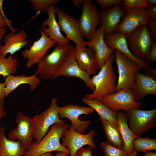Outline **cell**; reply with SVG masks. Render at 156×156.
Returning a JSON list of instances; mask_svg holds the SVG:
<instances>
[{"mask_svg":"<svg viewBox=\"0 0 156 156\" xmlns=\"http://www.w3.org/2000/svg\"><path fill=\"white\" fill-rule=\"evenodd\" d=\"M115 57L114 54L110 55L99 73L91 78V82L94 90L92 93L86 94L85 97L99 99L116 92L117 77L113 66Z\"/></svg>","mask_w":156,"mask_h":156,"instance_id":"cell-1","label":"cell"},{"mask_svg":"<svg viewBox=\"0 0 156 156\" xmlns=\"http://www.w3.org/2000/svg\"><path fill=\"white\" fill-rule=\"evenodd\" d=\"M69 125L57 123L50 127L47 133L38 143L33 142L26 152L25 156H40L53 151H62L70 154V151L64 147L60 140Z\"/></svg>","mask_w":156,"mask_h":156,"instance_id":"cell-2","label":"cell"},{"mask_svg":"<svg viewBox=\"0 0 156 156\" xmlns=\"http://www.w3.org/2000/svg\"><path fill=\"white\" fill-rule=\"evenodd\" d=\"M56 44L53 50L49 54H46L38 63L37 69L34 75H39L43 79H51L73 46L69 44Z\"/></svg>","mask_w":156,"mask_h":156,"instance_id":"cell-3","label":"cell"},{"mask_svg":"<svg viewBox=\"0 0 156 156\" xmlns=\"http://www.w3.org/2000/svg\"><path fill=\"white\" fill-rule=\"evenodd\" d=\"M114 54L118 73L116 92L123 89L132 90L136 73L142 68L136 62L118 50Z\"/></svg>","mask_w":156,"mask_h":156,"instance_id":"cell-4","label":"cell"},{"mask_svg":"<svg viewBox=\"0 0 156 156\" xmlns=\"http://www.w3.org/2000/svg\"><path fill=\"white\" fill-rule=\"evenodd\" d=\"M125 113L130 129L138 137L156 126V108L147 110L133 108Z\"/></svg>","mask_w":156,"mask_h":156,"instance_id":"cell-5","label":"cell"},{"mask_svg":"<svg viewBox=\"0 0 156 156\" xmlns=\"http://www.w3.org/2000/svg\"><path fill=\"white\" fill-rule=\"evenodd\" d=\"M57 100L55 98L51 99L49 107L40 114H36L33 117L35 125L33 137L36 143L39 142L47 134L49 128L57 123H64L61 120L58 114L59 107Z\"/></svg>","mask_w":156,"mask_h":156,"instance_id":"cell-6","label":"cell"},{"mask_svg":"<svg viewBox=\"0 0 156 156\" xmlns=\"http://www.w3.org/2000/svg\"><path fill=\"white\" fill-rule=\"evenodd\" d=\"M75 46H73L69 50L62 63L52 77L53 80L60 77H75L81 79L86 85L93 91L94 87L92 84L90 75L79 65L75 56Z\"/></svg>","mask_w":156,"mask_h":156,"instance_id":"cell-7","label":"cell"},{"mask_svg":"<svg viewBox=\"0 0 156 156\" xmlns=\"http://www.w3.org/2000/svg\"><path fill=\"white\" fill-rule=\"evenodd\" d=\"M126 41L132 54L137 59L144 60L153 42L147 24L141 25L127 35Z\"/></svg>","mask_w":156,"mask_h":156,"instance_id":"cell-8","label":"cell"},{"mask_svg":"<svg viewBox=\"0 0 156 156\" xmlns=\"http://www.w3.org/2000/svg\"><path fill=\"white\" fill-rule=\"evenodd\" d=\"M56 14L57 16V23L60 30L64 33L67 39L74 42L77 47H86V41L84 39L79 19L65 13L59 7L56 8Z\"/></svg>","mask_w":156,"mask_h":156,"instance_id":"cell-9","label":"cell"},{"mask_svg":"<svg viewBox=\"0 0 156 156\" xmlns=\"http://www.w3.org/2000/svg\"><path fill=\"white\" fill-rule=\"evenodd\" d=\"M17 126L8 133V138L11 140L20 141L26 151L33 142L35 125L33 118L18 112L15 118Z\"/></svg>","mask_w":156,"mask_h":156,"instance_id":"cell-10","label":"cell"},{"mask_svg":"<svg viewBox=\"0 0 156 156\" xmlns=\"http://www.w3.org/2000/svg\"><path fill=\"white\" fill-rule=\"evenodd\" d=\"M81 30L88 42L95 34L97 27L101 24V19L96 5L90 0H84L82 13L79 19Z\"/></svg>","mask_w":156,"mask_h":156,"instance_id":"cell-11","label":"cell"},{"mask_svg":"<svg viewBox=\"0 0 156 156\" xmlns=\"http://www.w3.org/2000/svg\"><path fill=\"white\" fill-rule=\"evenodd\" d=\"M98 99L116 112L121 111L126 112L132 108H139L142 105L141 102L135 100L132 90L128 89H122Z\"/></svg>","mask_w":156,"mask_h":156,"instance_id":"cell-12","label":"cell"},{"mask_svg":"<svg viewBox=\"0 0 156 156\" xmlns=\"http://www.w3.org/2000/svg\"><path fill=\"white\" fill-rule=\"evenodd\" d=\"M95 131L92 129L88 133L81 134L78 132L71 125L65 131L61 138L62 145L70 151V156H75L76 152L85 145H88L92 148L96 149L95 143L93 138Z\"/></svg>","mask_w":156,"mask_h":156,"instance_id":"cell-13","label":"cell"},{"mask_svg":"<svg viewBox=\"0 0 156 156\" xmlns=\"http://www.w3.org/2000/svg\"><path fill=\"white\" fill-rule=\"evenodd\" d=\"M39 30L41 33L39 39L35 41L29 49H25L21 52L23 57L27 60L25 66L28 69L38 64L47 51L56 44L55 41L50 39L41 30Z\"/></svg>","mask_w":156,"mask_h":156,"instance_id":"cell-14","label":"cell"},{"mask_svg":"<svg viewBox=\"0 0 156 156\" xmlns=\"http://www.w3.org/2000/svg\"><path fill=\"white\" fill-rule=\"evenodd\" d=\"M94 111L90 107L68 104L59 107L58 114L61 118H66L69 119L74 128L79 133L83 134L88 126L90 121L81 120L79 117L83 114H91Z\"/></svg>","mask_w":156,"mask_h":156,"instance_id":"cell-15","label":"cell"},{"mask_svg":"<svg viewBox=\"0 0 156 156\" xmlns=\"http://www.w3.org/2000/svg\"><path fill=\"white\" fill-rule=\"evenodd\" d=\"M146 8L126 10V13L122 20L116 27L114 33L129 34L140 26L147 24L149 19L146 12Z\"/></svg>","mask_w":156,"mask_h":156,"instance_id":"cell-16","label":"cell"},{"mask_svg":"<svg viewBox=\"0 0 156 156\" xmlns=\"http://www.w3.org/2000/svg\"><path fill=\"white\" fill-rule=\"evenodd\" d=\"M126 13V10L121 4L115 5L107 10H102L99 13L104 38L114 33L116 27Z\"/></svg>","mask_w":156,"mask_h":156,"instance_id":"cell-17","label":"cell"},{"mask_svg":"<svg viewBox=\"0 0 156 156\" xmlns=\"http://www.w3.org/2000/svg\"><path fill=\"white\" fill-rule=\"evenodd\" d=\"M127 34L122 33H114L104 38L105 41L109 47L120 52L137 63L144 69L149 68V64L144 60L135 57L131 53L128 47L126 39Z\"/></svg>","mask_w":156,"mask_h":156,"instance_id":"cell-18","label":"cell"},{"mask_svg":"<svg viewBox=\"0 0 156 156\" xmlns=\"http://www.w3.org/2000/svg\"><path fill=\"white\" fill-rule=\"evenodd\" d=\"M48 18L42 23V31L51 40L57 43L69 44V40L61 33L55 17L56 7L54 5H50L47 11Z\"/></svg>","mask_w":156,"mask_h":156,"instance_id":"cell-19","label":"cell"},{"mask_svg":"<svg viewBox=\"0 0 156 156\" xmlns=\"http://www.w3.org/2000/svg\"><path fill=\"white\" fill-rule=\"evenodd\" d=\"M86 47H91L94 50L97 61L99 70L108 57L114 52V50L106 44L104 40V35L101 24L97 29L92 40L86 42Z\"/></svg>","mask_w":156,"mask_h":156,"instance_id":"cell-20","label":"cell"},{"mask_svg":"<svg viewBox=\"0 0 156 156\" xmlns=\"http://www.w3.org/2000/svg\"><path fill=\"white\" fill-rule=\"evenodd\" d=\"M136 101L149 95H156V78L145 73L138 72L132 90Z\"/></svg>","mask_w":156,"mask_h":156,"instance_id":"cell-21","label":"cell"},{"mask_svg":"<svg viewBox=\"0 0 156 156\" xmlns=\"http://www.w3.org/2000/svg\"><path fill=\"white\" fill-rule=\"evenodd\" d=\"M27 37V34L23 29L17 33L11 32L7 34L3 40L4 44L0 46V55L5 57L9 53L12 56L28 44L26 40Z\"/></svg>","mask_w":156,"mask_h":156,"instance_id":"cell-22","label":"cell"},{"mask_svg":"<svg viewBox=\"0 0 156 156\" xmlns=\"http://www.w3.org/2000/svg\"><path fill=\"white\" fill-rule=\"evenodd\" d=\"M75 56L81 68L90 75L96 74L99 66L95 53L91 47L79 48L75 46Z\"/></svg>","mask_w":156,"mask_h":156,"instance_id":"cell-23","label":"cell"},{"mask_svg":"<svg viewBox=\"0 0 156 156\" xmlns=\"http://www.w3.org/2000/svg\"><path fill=\"white\" fill-rule=\"evenodd\" d=\"M5 93L7 97L20 86L27 84L29 85L31 91L34 90L41 82V80L37 76L34 75H22L14 76L10 75L5 78Z\"/></svg>","mask_w":156,"mask_h":156,"instance_id":"cell-24","label":"cell"},{"mask_svg":"<svg viewBox=\"0 0 156 156\" xmlns=\"http://www.w3.org/2000/svg\"><path fill=\"white\" fill-rule=\"evenodd\" d=\"M26 151L20 141L9 139L5 135L4 128L0 127V156H21Z\"/></svg>","mask_w":156,"mask_h":156,"instance_id":"cell-25","label":"cell"},{"mask_svg":"<svg viewBox=\"0 0 156 156\" xmlns=\"http://www.w3.org/2000/svg\"><path fill=\"white\" fill-rule=\"evenodd\" d=\"M116 113L118 126L124 142V149L129 154L134 149L133 144V140L138 137L130 129L127 124V119L124 112L118 111Z\"/></svg>","mask_w":156,"mask_h":156,"instance_id":"cell-26","label":"cell"},{"mask_svg":"<svg viewBox=\"0 0 156 156\" xmlns=\"http://www.w3.org/2000/svg\"><path fill=\"white\" fill-rule=\"evenodd\" d=\"M82 102L89 106L96 112L99 116L111 122L118 125L116 113L110 109L97 98L88 99L85 96L81 99Z\"/></svg>","mask_w":156,"mask_h":156,"instance_id":"cell-27","label":"cell"},{"mask_svg":"<svg viewBox=\"0 0 156 156\" xmlns=\"http://www.w3.org/2000/svg\"><path fill=\"white\" fill-rule=\"evenodd\" d=\"M105 131L107 142L116 147L124 149V143L118 126L99 116Z\"/></svg>","mask_w":156,"mask_h":156,"instance_id":"cell-28","label":"cell"},{"mask_svg":"<svg viewBox=\"0 0 156 156\" xmlns=\"http://www.w3.org/2000/svg\"><path fill=\"white\" fill-rule=\"evenodd\" d=\"M18 64L17 58L12 55L6 58L0 55V75L4 78L10 75H13L17 72Z\"/></svg>","mask_w":156,"mask_h":156,"instance_id":"cell-29","label":"cell"},{"mask_svg":"<svg viewBox=\"0 0 156 156\" xmlns=\"http://www.w3.org/2000/svg\"><path fill=\"white\" fill-rule=\"evenodd\" d=\"M133 144L137 152L156 150V139H150L148 136L144 138H137L133 140Z\"/></svg>","mask_w":156,"mask_h":156,"instance_id":"cell-30","label":"cell"},{"mask_svg":"<svg viewBox=\"0 0 156 156\" xmlns=\"http://www.w3.org/2000/svg\"><path fill=\"white\" fill-rule=\"evenodd\" d=\"M101 146L105 156H128L129 155L123 148H120L103 142Z\"/></svg>","mask_w":156,"mask_h":156,"instance_id":"cell-31","label":"cell"},{"mask_svg":"<svg viewBox=\"0 0 156 156\" xmlns=\"http://www.w3.org/2000/svg\"><path fill=\"white\" fill-rule=\"evenodd\" d=\"M33 9L36 11L47 12L49 6L51 4H58L56 0H29Z\"/></svg>","mask_w":156,"mask_h":156,"instance_id":"cell-32","label":"cell"},{"mask_svg":"<svg viewBox=\"0 0 156 156\" xmlns=\"http://www.w3.org/2000/svg\"><path fill=\"white\" fill-rule=\"evenodd\" d=\"M122 4L125 10L146 8L151 6L148 0H123Z\"/></svg>","mask_w":156,"mask_h":156,"instance_id":"cell-33","label":"cell"},{"mask_svg":"<svg viewBox=\"0 0 156 156\" xmlns=\"http://www.w3.org/2000/svg\"><path fill=\"white\" fill-rule=\"evenodd\" d=\"M96 1L102 10H106L115 5L121 4L123 0H96Z\"/></svg>","mask_w":156,"mask_h":156,"instance_id":"cell-34","label":"cell"},{"mask_svg":"<svg viewBox=\"0 0 156 156\" xmlns=\"http://www.w3.org/2000/svg\"><path fill=\"white\" fill-rule=\"evenodd\" d=\"M144 60L149 64L156 61V42H153L149 52Z\"/></svg>","mask_w":156,"mask_h":156,"instance_id":"cell-35","label":"cell"},{"mask_svg":"<svg viewBox=\"0 0 156 156\" xmlns=\"http://www.w3.org/2000/svg\"><path fill=\"white\" fill-rule=\"evenodd\" d=\"M147 25L149 34L153 42L156 40V20L149 19Z\"/></svg>","mask_w":156,"mask_h":156,"instance_id":"cell-36","label":"cell"},{"mask_svg":"<svg viewBox=\"0 0 156 156\" xmlns=\"http://www.w3.org/2000/svg\"><path fill=\"white\" fill-rule=\"evenodd\" d=\"M92 149L90 146L82 147L76 152L75 156H92Z\"/></svg>","mask_w":156,"mask_h":156,"instance_id":"cell-37","label":"cell"},{"mask_svg":"<svg viewBox=\"0 0 156 156\" xmlns=\"http://www.w3.org/2000/svg\"><path fill=\"white\" fill-rule=\"evenodd\" d=\"M3 0H0V12L3 18L5 20L11 32L15 33L18 29L14 28L12 25V21L8 19L5 15L3 9L2 4Z\"/></svg>","mask_w":156,"mask_h":156,"instance_id":"cell-38","label":"cell"},{"mask_svg":"<svg viewBox=\"0 0 156 156\" xmlns=\"http://www.w3.org/2000/svg\"><path fill=\"white\" fill-rule=\"evenodd\" d=\"M146 12L149 19L156 20V5L146 8Z\"/></svg>","mask_w":156,"mask_h":156,"instance_id":"cell-39","label":"cell"},{"mask_svg":"<svg viewBox=\"0 0 156 156\" xmlns=\"http://www.w3.org/2000/svg\"><path fill=\"white\" fill-rule=\"evenodd\" d=\"M5 84L4 82L0 83V102L4 101L5 97Z\"/></svg>","mask_w":156,"mask_h":156,"instance_id":"cell-40","label":"cell"},{"mask_svg":"<svg viewBox=\"0 0 156 156\" xmlns=\"http://www.w3.org/2000/svg\"><path fill=\"white\" fill-rule=\"evenodd\" d=\"M145 74L153 77L156 78V68H149L144 70Z\"/></svg>","mask_w":156,"mask_h":156,"instance_id":"cell-41","label":"cell"},{"mask_svg":"<svg viewBox=\"0 0 156 156\" xmlns=\"http://www.w3.org/2000/svg\"><path fill=\"white\" fill-rule=\"evenodd\" d=\"M84 0H72L71 2L74 7L80 8H82Z\"/></svg>","mask_w":156,"mask_h":156,"instance_id":"cell-42","label":"cell"},{"mask_svg":"<svg viewBox=\"0 0 156 156\" xmlns=\"http://www.w3.org/2000/svg\"><path fill=\"white\" fill-rule=\"evenodd\" d=\"M6 27H8V24L0 12V29L5 28Z\"/></svg>","mask_w":156,"mask_h":156,"instance_id":"cell-43","label":"cell"},{"mask_svg":"<svg viewBox=\"0 0 156 156\" xmlns=\"http://www.w3.org/2000/svg\"><path fill=\"white\" fill-rule=\"evenodd\" d=\"M4 101L0 102V120L6 115V112L3 108Z\"/></svg>","mask_w":156,"mask_h":156,"instance_id":"cell-44","label":"cell"},{"mask_svg":"<svg viewBox=\"0 0 156 156\" xmlns=\"http://www.w3.org/2000/svg\"><path fill=\"white\" fill-rule=\"evenodd\" d=\"M7 32V30L5 28L0 29V42L3 37L5 36Z\"/></svg>","mask_w":156,"mask_h":156,"instance_id":"cell-45","label":"cell"},{"mask_svg":"<svg viewBox=\"0 0 156 156\" xmlns=\"http://www.w3.org/2000/svg\"><path fill=\"white\" fill-rule=\"evenodd\" d=\"M142 156H156V153L147 151L145 152L144 154Z\"/></svg>","mask_w":156,"mask_h":156,"instance_id":"cell-46","label":"cell"},{"mask_svg":"<svg viewBox=\"0 0 156 156\" xmlns=\"http://www.w3.org/2000/svg\"><path fill=\"white\" fill-rule=\"evenodd\" d=\"M69 154L68 153L62 151H57L56 153L55 156H68Z\"/></svg>","mask_w":156,"mask_h":156,"instance_id":"cell-47","label":"cell"},{"mask_svg":"<svg viewBox=\"0 0 156 156\" xmlns=\"http://www.w3.org/2000/svg\"><path fill=\"white\" fill-rule=\"evenodd\" d=\"M128 156H138V152L134 149V150Z\"/></svg>","mask_w":156,"mask_h":156,"instance_id":"cell-48","label":"cell"},{"mask_svg":"<svg viewBox=\"0 0 156 156\" xmlns=\"http://www.w3.org/2000/svg\"><path fill=\"white\" fill-rule=\"evenodd\" d=\"M148 1L151 6L156 5V0H148Z\"/></svg>","mask_w":156,"mask_h":156,"instance_id":"cell-49","label":"cell"},{"mask_svg":"<svg viewBox=\"0 0 156 156\" xmlns=\"http://www.w3.org/2000/svg\"><path fill=\"white\" fill-rule=\"evenodd\" d=\"M52 153L51 152H48L43 154L40 156H51Z\"/></svg>","mask_w":156,"mask_h":156,"instance_id":"cell-50","label":"cell"}]
</instances>
